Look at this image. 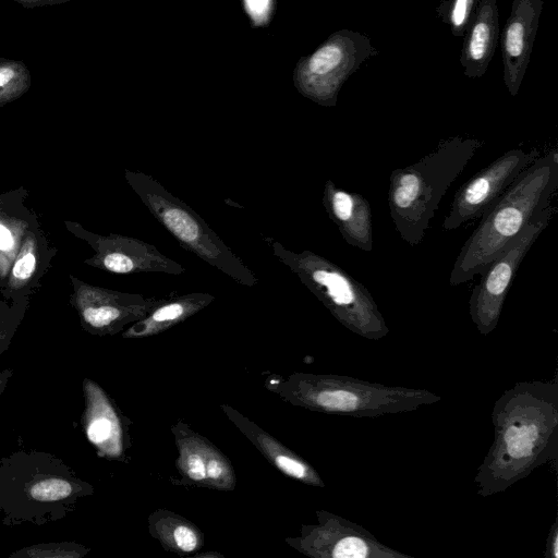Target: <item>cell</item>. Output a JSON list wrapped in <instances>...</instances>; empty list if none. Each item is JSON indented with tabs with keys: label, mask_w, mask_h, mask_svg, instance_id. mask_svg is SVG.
<instances>
[{
	"label": "cell",
	"mask_w": 558,
	"mask_h": 558,
	"mask_svg": "<svg viewBox=\"0 0 558 558\" xmlns=\"http://www.w3.org/2000/svg\"><path fill=\"white\" fill-rule=\"evenodd\" d=\"M494 438L474 483L481 497L501 494L535 469L558 461V378L515 383L495 401Z\"/></svg>",
	"instance_id": "cell-1"
},
{
	"label": "cell",
	"mask_w": 558,
	"mask_h": 558,
	"mask_svg": "<svg viewBox=\"0 0 558 558\" xmlns=\"http://www.w3.org/2000/svg\"><path fill=\"white\" fill-rule=\"evenodd\" d=\"M558 184L557 154L529 165L482 215L480 226L462 246L450 274L458 286L482 275L511 240L550 206Z\"/></svg>",
	"instance_id": "cell-2"
},
{
	"label": "cell",
	"mask_w": 558,
	"mask_h": 558,
	"mask_svg": "<svg viewBox=\"0 0 558 558\" xmlns=\"http://www.w3.org/2000/svg\"><path fill=\"white\" fill-rule=\"evenodd\" d=\"M94 488L56 456L17 451L0 459V515L8 525H43L69 515Z\"/></svg>",
	"instance_id": "cell-3"
},
{
	"label": "cell",
	"mask_w": 558,
	"mask_h": 558,
	"mask_svg": "<svg viewBox=\"0 0 558 558\" xmlns=\"http://www.w3.org/2000/svg\"><path fill=\"white\" fill-rule=\"evenodd\" d=\"M478 146L475 140L456 137L391 174L389 207L403 240L410 244L421 242L439 201Z\"/></svg>",
	"instance_id": "cell-4"
},
{
	"label": "cell",
	"mask_w": 558,
	"mask_h": 558,
	"mask_svg": "<svg viewBox=\"0 0 558 558\" xmlns=\"http://www.w3.org/2000/svg\"><path fill=\"white\" fill-rule=\"evenodd\" d=\"M291 402L313 411L378 417L415 411L441 397L426 389L386 386L343 375L295 374L288 383Z\"/></svg>",
	"instance_id": "cell-5"
},
{
	"label": "cell",
	"mask_w": 558,
	"mask_h": 558,
	"mask_svg": "<svg viewBox=\"0 0 558 558\" xmlns=\"http://www.w3.org/2000/svg\"><path fill=\"white\" fill-rule=\"evenodd\" d=\"M274 255L288 266L350 331L379 340L389 328L368 291L328 259L311 252H293L267 238Z\"/></svg>",
	"instance_id": "cell-6"
},
{
	"label": "cell",
	"mask_w": 558,
	"mask_h": 558,
	"mask_svg": "<svg viewBox=\"0 0 558 558\" xmlns=\"http://www.w3.org/2000/svg\"><path fill=\"white\" fill-rule=\"evenodd\" d=\"M124 178L151 216L184 250L241 284H257L254 272L186 203L142 171L125 169Z\"/></svg>",
	"instance_id": "cell-7"
},
{
	"label": "cell",
	"mask_w": 558,
	"mask_h": 558,
	"mask_svg": "<svg viewBox=\"0 0 558 558\" xmlns=\"http://www.w3.org/2000/svg\"><path fill=\"white\" fill-rule=\"evenodd\" d=\"M377 54L366 35L348 28L337 31L314 52L299 60L293 72L294 86L320 106H336L343 84Z\"/></svg>",
	"instance_id": "cell-8"
},
{
	"label": "cell",
	"mask_w": 558,
	"mask_h": 558,
	"mask_svg": "<svg viewBox=\"0 0 558 558\" xmlns=\"http://www.w3.org/2000/svg\"><path fill=\"white\" fill-rule=\"evenodd\" d=\"M554 211L548 206L532 219L481 275L482 279L473 289L469 302L471 319L481 335L486 336L496 328L514 274L532 244L548 226Z\"/></svg>",
	"instance_id": "cell-9"
},
{
	"label": "cell",
	"mask_w": 558,
	"mask_h": 558,
	"mask_svg": "<svg viewBox=\"0 0 558 558\" xmlns=\"http://www.w3.org/2000/svg\"><path fill=\"white\" fill-rule=\"evenodd\" d=\"M64 226L94 251L84 259V264L90 267L119 275L163 272L178 276L186 271L183 265L142 240L116 233H94L75 221L65 220Z\"/></svg>",
	"instance_id": "cell-10"
},
{
	"label": "cell",
	"mask_w": 558,
	"mask_h": 558,
	"mask_svg": "<svg viewBox=\"0 0 558 558\" xmlns=\"http://www.w3.org/2000/svg\"><path fill=\"white\" fill-rule=\"evenodd\" d=\"M70 304L82 328L95 336L114 335L128 324L146 316L158 302L140 293L121 292L93 286L70 275Z\"/></svg>",
	"instance_id": "cell-11"
},
{
	"label": "cell",
	"mask_w": 558,
	"mask_h": 558,
	"mask_svg": "<svg viewBox=\"0 0 558 558\" xmlns=\"http://www.w3.org/2000/svg\"><path fill=\"white\" fill-rule=\"evenodd\" d=\"M317 524L303 529L295 542L300 551L316 558H412L387 546L362 525L327 511Z\"/></svg>",
	"instance_id": "cell-12"
},
{
	"label": "cell",
	"mask_w": 558,
	"mask_h": 558,
	"mask_svg": "<svg viewBox=\"0 0 558 558\" xmlns=\"http://www.w3.org/2000/svg\"><path fill=\"white\" fill-rule=\"evenodd\" d=\"M539 153L512 149L474 175L461 187L442 222L447 231L458 229L482 215L508 189L515 178L534 160Z\"/></svg>",
	"instance_id": "cell-13"
},
{
	"label": "cell",
	"mask_w": 558,
	"mask_h": 558,
	"mask_svg": "<svg viewBox=\"0 0 558 558\" xmlns=\"http://www.w3.org/2000/svg\"><path fill=\"white\" fill-rule=\"evenodd\" d=\"M544 0H512L500 36L502 74L511 96H517L531 60Z\"/></svg>",
	"instance_id": "cell-14"
},
{
	"label": "cell",
	"mask_w": 558,
	"mask_h": 558,
	"mask_svg": "<svg viewBox=\"0 0 558 558\" xmlns=\"http://www.w3.org/2000/svg\"><path fill=\"white\" fill-rule=\"evenodd\" d=\"M58 253L37 219L26 232L12 262L4 282L0 286L2 299L13 303L31 302L52 267Z\"/></svg>",
	"instance_id": "cell-15"
},
{
	"label": "cell",
	"mask_w": 558,
	"mask_h": 558,
	"mask_svg": "<svg viewBox=\"0 0 558 558\" xmlns=\"http://www.w3.org/2000/svg\"><path fill=\"white\" fill-rule=\"evenodd\" d=\"M82 426L86 438L102 458L118 459L123 452V428L114 404L89 378L83 380Z\"/></svg>",
	"instance_id": "cell-16"
},
{
	"label": "cell",
	"mask_w": 558,
	"mask_h": 558,
	"mask_svg": "<svg viewBox=\"0 0 558 558\" xmlns=\"http://www.w3.org/2000/svg\"><path fill=\"white\" fill-rule=\"evenodd\" d=\"M460 63L468 78H481L488 70L499 40L497 0H478L463 36Z\"/></svg>",
	"instance_id": "cell-17"
},
{
	"label": "cell",
	"mask_w": 558,
	"mask_h": 558,
	"mask_svg": "<svg viewBox=\"0 0 558 558\" xmlns=\"http://www.w3.org/2000/svg\"><path fill=\"white\" fill-rule=\"evenodd\" d=\"M29 192L19 186L0 193V286L4 282L22 241L38 219L27 205Z\"/></svg>",
	"instance_id": "cell-18"
},
{
	"label": "cell",
	"mask_w": 558,
	"mask_h": 558,
	"mask_svg": "<svg viewBox=\"0 0 558 558\" xmlns=\"http://www.w3.org/2000/svg\"><path fill=\"white\" fill-rule=\"evenodd\" d=\"M323 203L348 243L366 251L372 248L369 206L361 195L347 193L328 180Z\"/></svg>",
	"instance_id": "cell-19"
},
{
	"label": "cell",
	"mask_w": 558,
	"mask_h": 558,
	"mask_svg": "<svg viewBox=\"0 0 558 558\" xmlns=\"http://www.w3.org/2000/svg\"><path fill=\"white\" fill-rule=\"evenodd\" d=\"M215 300L207 292H190L160 299L149 313L135 322L123 333L124 338H141L165 331L185 320Z\"/></svg>",
	"instance_id": "cell-20"
},
{
	"label": "cell",
	"mask_w": 558,
	"mask_h": 558,
	"mask_svg": "<svg viewBox=\"0 0 558 558\" xmlns=\"http://www.w3.org/2000/svg\"><path fill=\"white\" fill-rule=\"evenodd\" d=\"M226 413L255 446L282 473L312 486L324 487L318 473L300 457L264 433L258 426L239 415L233 409L223 407Z\"/></svg>",
	"instance_id": "cell-21"
},
{
	"label": "cell",
	"mask_w": 558,
	"mask_h": 558,
	"mask_svg": "<svg viewBox=\"0 0 558 558\" xmlns=\"http://www.w3.org/2000/svg\"><path fill=\"white\" fill-rule=\"evenodd\" d=\"M31 85V72L22 60L0 58V107L21 98Z\"/></svg>",
	"instance_id": "cell-22"
},
{
	"label": "cell",
	"mask_w": 558,
	"mask_h": 558,
	"mask_svg": "<svg viewBox=\"0 0 558 558\" xmlns=\"http://www.w3.org/2000/svg\"><path fill=\"white\" fill-rule=\"evenodd\" d=\"M478 0H442L436 7L437 16L456 37H463Z\"/></svg>",
	"instance_id": "cell-23"
},
{
	"label": "cell",
	"mask_w": 558,
	"mask_h": 558,
	"mask_svg": "<svg viewBox=\"0 0 558 558\" xmlns=\"http://www.w3.org/2000/svg\"><path fill=\"white\" fill-rule=\"evenodd\" d=\"M89 548L70 541L48 542L31 545L9 555L11 558H80Z\"/></svg>",
	"instance_id": "cell-24"
},
{
	"label": "cell",
	"mask_w": 558,
	"mask_h": 558,
	"mask_svg": "<svg viewBox=\"0 0 558 558\" xmlns=\"http://www.w3.org/2000/svg\"><path fill=\"white\" fill-rule=\"evenodd\" d=\"M160 535L161 541L167 543L172 549L182 553H191L197 549L202 543L199 535L194 526L180 518L170 519V524L163 520Z\"/></svg>",
	"instance_id": "cell-25"
},
{
	"label": "cell",
	"mask_w": 558,
	"mask_h": 558,
	"mask_svg": "<svg viewBox=\"0 0 558 558\" xmlns=\"http://www.w3.org/2000/svg\"><path fill=\"white\" fill-rule=\"evenodd\" d=\"M28 301L10 303L0 300V356L5 352L29 307Z\"/></svg>",
	"instance_id": "cell-26"
},
{
	"label": "cell",
	"mask_w": 558,
	"mask_h": 558,
	"mask_svg": "<svg viewBox=\"0 0 558 558\" xmlns=\"http://www.w3.org/2000/svg\"><path fill=\"white\" fill-rule=\"evenodd\" d=\"M179 466L185 475L194 482H206V466L210 456H206L205 446L201 448L181 447Z\"/></svg>",
	"instance_id": "cell-27"
},
{
	"label": "cell",
	"mask_w": 558,
	"mask_h": 558,
	"mask_svg": "<svg viewBox=\"0 0 558 558\" xmlns=\"http://www.w3.org/2000/svg\"><path fill=\"white\" fill-rule=\"evenodd\" d=\"M243 7L250 19L252 27H264L271 21L275 10V0H243Z\"/></svg>",
	"instance_id": "cell-28"
},
{
	"label": "cell",
	"mask_w": 558,
	"mask_h": 558,
	"mask_svg": "<svg viewBox=\"0 0 558 558\" xmlns=\"http://www.w3.org/2000/svg\"><path fill=\"white\" fill-rule=\"evenodd\" d=\"M545 558H558V523L554 521L545 545Z\"/></svg>",
	"instance_id": "cell-29"
},
{
	"label": "cell",
	"mask_w": 558,
	"mask_h": 558,
	"mask_svg": "<svg viewBox=\"0 0 558 558\" xmlns=\"http://www.w3.org/2000/svg\"><path fill=\"white\" fill-rule=\"evenodd\" d=\"M21 4L24 9H34L45 5H56L66 3L71 0H12Z\"/></svg>",
	"instance_id": "cell-30"
},
{
	"label": "cell",
	"mask_w": 558,
	"mask_h": 558,
	"mask_svg": "<svg viewBox=\"0 0 558 558\" xmlns=\"http://www.w3.org/2000/svg\"><path fill=\"white\" fill-rule=\"evenodd\" d=\"M12 375H13V371L11 368H5L0 372V397L4 392Z\"/></svg>",
	"instance_id": "cell-31"
}]
</instances>
